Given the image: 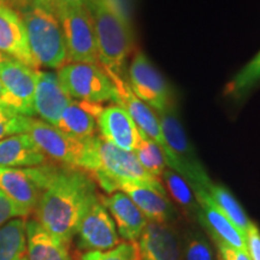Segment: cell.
Returning a JSON list of instances; mask_svg holds the SVG:
<instances>
[{
	"label": "cell",
	"mask_w": 260,
	"mask_h": 260,
	"mask_svg": "<svg viewBox=\"0 0 260 260\" xmlns=\"http://www.w3.org/2000/svg\"><path fill=\"white\" fill-rule=\"evenodd\" d=\"M31 169L41 188L35 220L69 247L84 212L99 197L95 183L77 168L44 164Z\"/></svg>",
	"instance_id": "obj_1"
},
{
	"label": "cell",
	"mask_w": 260,
	"mask_h": 260,
	"mask_svg": "<svg viewBox=\"0 0 260 260\" xmlns=\"http://www.w3.org/2000/svg\"><path fill=\"white\" fill-rule=\"evenodd\" d=\"M99 64L110 77L122 76L134 50V31L125 0H89Z\"/></svg>",
	"instance_id": "obj_2"
},
{
	"label": "cell",
	"mask_w": 260,
	"mask_h": 260,
	"mask_svg": "<svg viewBox=\"0 0 260 260\" xmlns=\"http://www.w3.org/2000/svg\"><path fill=\"white\" fill-rule=\"evenodd\" d=\"M22 5L21 17L32 58L39 67L59 70L68 64V53L57 15L39 0H27Z\"/></svg>",
	"instance_id": "obj_3"
},
{
	"label": "cell",
	"mask_w": 260,
	"mask_h": 260,
	"mask_svg": "<svg viewBox=\"0 0 260 260\" xmlns=\"http://www.w3.org/2000/svg\"><path fill=\"white\" fill-rule=\"evenodd\" d=\"M93 149L94 167L90 174L109 194L118 191L124 183L144 184L167 193L161 181L145 170L134 152L116 147L102 136L93 138Z\"/></svg>",
	"instance_id": "obj_4"
},
{
	"label": "cell",
	"mask_w": 260,
	"mask_h": 260,
	"mask_svg": "<svg viewBox=\"0 0 260 260\" xmlns=\"http://www.w3.org/2000/svg\"><path fill=\"white\" fill-rule=\"evenodd\" d=\"M157 115L169 148L168 168L178 172L190 184L194 191H209L213 182L195 153L193 145L178 118L176 107Z\"/></svg>",
	"instance_id": "obj_5"
},
{
	"label": "cell",
	"mask_w": 260,
	"mask_h": 260,
	"mask_svg": "<svg viewBox=\"0 0 260 260\" xmlns=\"http://www.w3.org/2000/svg\"><path fill=\"white\" fill-rule=\"evenodd\" d=\"M46 157L65 167L90 172L94 167L93 138L80 140L60 132L56 126L40 119H29L27 133Z\"/></svg>",
	"instance_id": "obj_6"
},
{
	"label": "cell",
	"mask_w": 260,
	"mask_h": 260,
	"mask_svg": "<svg viewBox=\"0 0 260 260\" xmlns=\"http://www.w3.org/2000/svg\"><path fill=\"white\" fill-rule=\"evenodd\" d=\"M59 19L69 63H99L95 31L88 5L53 6Z\"/></svg>",
	"instance_id": "obj_7"
},
{
	"label": "cell",
	"mask_w": 260,
	"mask_h": 260,
	"mask_svg": "<svg viewBox=\"0 0 260 260\" xmlns=\"http://www.w3.org/2000/svg\"><path fill=\"white\" fill-rule=\"evenodd\" d=\"M57 75L73 99L96 104L111 102L117 105L115 84L100 64L68 63Z\"/></svg>",
	"instance_id": "obj_8"
},
{
	"label": "cell",
	"mask_w": 260,
	"mask_h": 260,
	"mask_svg": "<svg viewBox=\"0 0 260 260\" xmlns=\"http://www.w3.org/2000/svg\"><path fill=\"white\" fill-rule=\"evenodd\" d=\"M128 84L135 96L155 113L176 107L168 82L142 52H138L130 63Z\"/></svg>",
	"instance_id": "obj_9"
},
{
	"label": "cell",
	"mask_w": 260,
	"mask_h": 260,
	"mask_svg": "<svg viewBox=\"0 0 260 260\" xmlns=\"http://www.w3.org/2000/svg\"><path fill=\"white\" fill-rule=\"evenodd\" d=\"M76 235L80 248L88 252L110 251L121 243L116 224L99 197L84 212Z\"/></svg>",
	"instance_id": "obj_10"
},
{
	"label": "cell",
	"mask_w": 260,
	"mask_h": 260,
	"mask_svg": "<svg viewBox=\"0 0 260 260\" xmlns=\"http://www.w3.org/2000/svg\"><path fill=\"white\" fill-rule=\"evenodd\" d=\"M136 243L140 260H183L182 236L170 223L147 222Z\"/></svg>",
	"instance_id": "obj_11"
},
{
	"label": "cell",
	"mask_w": 260,
	"mask_h": 260,
	"mask_svg": "<svg viewBox=\"0 0 260 260\" xmlns=\"http://www.w3.org/2000/svg\"><path fill=\"white\" fill-rule=\"evenodd\" d=\"M200 205L198 223L206 230L216 245H225L241 252H247L246 237L222 213L206 190L194 191Z\"/></svg>",
	"instance_id": "obj_12"
},
{
	"label": "cell",
	"mask_w": 260,
	"mask_h": 260,
	"mask_svg": "<svg viewBox=\"0 0 260 260\" xmlns=\"http://www.w3.org/2000/svg\"><path fill=\"white\" fill-rule=\"evenodd\" d=\"M111 80L117 89V94H118L117 105L122 106L129 113V116L132 117L140 132L144 133L146 136H148L149 139H152L160 146L165 154V160H167L169 148L167 140L162 134L161 124L157 113L147 104L141 102L139 98L135 96V94L130 89L128 82L123 79V76L111 77Z\"/></svg>",
	"instance_id": "obj_13"
},
{
	"label": "cell",
	"mask_w": 260,
	"mask_h": 260,
	"mask_svg": "<svg viewBox=\"0 0 260 260\" xmlns=\"http://www.w3.org/2000/svg\"><path fill=\"white\" fill-rule=\"evenodd\" d=\"M0 52L31 69L39 68L29 48L23 19L6 4H0Z\"/></svg>",
	"instance_id": "obj_14"
},
{
	"label": "cell",
	"mask_w": 260,
	"mask_h": 260,
	"mask_svg": "<svg viewBox=\"0 0 260 260\" xmlns=\"http://www.w3.org/2000/svg\"><path fill=\"white\" fill-rule=\"evenodd\" d=\"M38 74V69H31L12 58H9L0 68V81L18 104L19 113L23 116L35 115L34 96Z\"/></svg>",
	"instance_id": "obj_15"
},
{
	"label": "cell",
	"mask_w": 260,
	"mask_h": 260,
	"mask_svg": "<svg viewBox=\"0 0 260 260\" xmlns=\"http://www.w3.org/2000/svg\"><path fill=\"white\" fill-rule=\"evenodd\" d=\"M73 100L56 73L39 70L34 96L35 115H39L42 121L54 126Z\"/></svg>",
	"instance_id": "obj_16"
},
{
	"label": "cell",
	"mask_w": 260,
	"mask_h": 260,
	"mask_svg": "<svg viewBox=\"0 0 260 260\" xmlns=\"http://www.w3.org/2000/svg\"><path fill=\"white\" fill-rule=\"evenodd\" d=\"M98 129L105 141L128 152L135 151L141 138L132 117L119 105L104 107L98 119Z\"/></svg>",
	"instance_id": "obj_17"
},
{
	"label": "cell",
	"mask_w": 260,
	"mask_h": 260,
	"mask_svg": "<svg viewBox=\"0 0 260 260\" xmlns=\"http://www.w3.org/2000/svg\"><path fill=\"white\" fill-rule=\"evenodd\" d=\"M0 190L27 214L35 210L41 194L31 168L0 167Z\"/></svg>",
	"instance_id": "obj_18"
},
{
	"label": "cell",
	"mask_w": 260,
	"mask_h": 260,
	"mask_svg": "<svg viewBox=\"0 0 260 260\" xmlns=\"http://www.w3.org/2000/svg\"><path fill=\"white\" fill-rule=\"evenodd\" d=\"M119 190L134 201L148 222L172 224L177 219V209L164 191L138 183H124Z\"/></svg>",
	"instance_id": "obj_19"
},
{
	"label": "cell",
	"mask_w": 260,
	"mask_h": 260,
	"mask_svg": "<svg viewBox=\"0 0 260 260\" xmlns=\"http://www.w3.org/2000/svg\"><path fill=\"white\" fill-rule=\"evenodd\" d=\"M99 198L106 210L111 213L119 235L129 242L138 241L148 220L134 201L121 190Z\"/></svg>",
	"instance_id": "obj_20"
},
{
	"label": "cell",
	"mask_w": 260,
	"mask_h": 260,
	"mask_svg": "<svg viewBox=\"0 0 260 260\" xmlns=\"http://www.w3.org/2000/svg\"><path fill=\"white\" fill-rule=\"evenodd\" d=\"M103 109L102 104L73 100L61 113L59 121L54 126L76 139L93 138L95 136L98 119Z\"/></svg>",
	"instance_id": "obj_21"
},
{
	"label": "cell",
	"mask_w": 260,
	"mask_h": 260,
	"mask_svg": "<svg viewBox=\"0 0 260 260\" xmlns=\"http://www.w3.org/2000/svg\"><path fill=\"white\" fill-rule=\"evenodd\" d=\"M47 157L28 134L12 135L0 141V167L34 168L46 164Z\"/></svg>",
	"instance_id": "obj_22"
},
{
	"label": "cell",
	"mask_w": 260,
	"mask_h": 260,
	"mask_svg": "<svg viewBox=\"0 0 260 260\" xmlns=\"http://www.w3.org/2000/svg\"><path fill=\"white\" fill-rule=\"evenodd\" d=\"M28 260H73L68 246L44 229L39 222L30 219L25 223Z\"/></svg>",
	"instance_id": "obj_23"
},
{
	"label": "cell",
	"mask_w": 260,
	"mask_h": 260,
	"mask_svg": "<svg viewBox=\"0 0 260 260\" xmlns=\"http://www.w3.org/2000/svg\"><path fill=\"white\" fill-rule=\"evenodd\" d=\"M160 181L165 188L168 198L189 218L199 219L200 205L190 184L176 171L167 168L162 171Z\"/></svg>",
	"instance_id": "obj_24"
},
{
	"label": "cell",
	"mask_w": 260,
	"mask_h": 260,
	"mask_svg": "<svg viewBox=\"0 0 260 260\" xmlns=\"http://www.w3.org/2000/svg\"><path fill=\"white\" fill-rule=\"evenodd\" d=\"M25 223L15 218L0 228V260H21L27 255Z\"/></svg>",
	"instance_id": "obj_25"
},
{
	"label": "cell",
	"mask_w": 260,
	"mask_h": 260,
	"mask_svg": "<svg viewBox=\"0 0 260 260\" xmlns=\"http://www.w3.org/2000/svg\"><path fill=\"white\" fill-rule=\"evenodd\" d=\"M207 193H209L213 203L216 204V206L222 211L224 216L246 237L253 222H251V219L248 218L245 210L242 209L239 201L235 199V197L225 187L216 183L211 186Z\"/></svg>",
	"instance_id": "obj_26"
},
{
	"label": "cell",
	"mask_w": 260,
	"mask_h": 260,
	"mask_svg": "<svg viewBox=\"0 0 260 260\" xmlns=\"http://www.w3.org/2000/svg\"><path fill=\"white\" fill-rule=\"evenodd\" d=\"M140 133H141V138L134 153L145 170L160 180L162 171L168 167L164 152L157 142L146 136L142 132Z\"/></svg>",
	"instance_id": "obj_27"
},
{
	"label": "cell",
	"mask_w": 260,
	"mask_h": 260,
	"mask_svg": "<svg viewBox=\"0 0 260 260\" xmlns=\"http://www.w3.org/2000/svg\"><path fill=\"white\" fill-rule=\"evenodd\" d=\"M183 260H214L209 237L198 229H189L182 237Z\"/></svg>",
	"instance_id": "obj_28"
},
{
	"label": "cell",
	"mask_w": 260,
	"mask_h": 260,
	"mask_svg": "<svg viewBox=\"0 0 260 260\" xmlns=\"http://www.w3.org/2000/svg\"><path fill=\"white\" fill-rule=\"evenodd\" d=\"M260 81V51L246 67L237 73L229 84V93L243 95Z\"/></svg>",
	"instance_id": "obj_29"
},
{
	"label": "cell",
	"mask_w": 260,
	"mask_h": 260,
	"mask_svg": "<svg viewBox=\"0 0 260 260\" xmlns=\"http://www.w3.org/2000/svg\"><path fill=\"white\" fill-rule=\"evenodd\" d=\"M30 117L0 106V141L12 135L25 134Z\"/></svg>",
	"instance_id": "obj_30"
},
{
	"label": "cell",
	"mask_w": 260,
	"mask_h": 260,
	"mask_svg": "<svg viewBox=\"0 0 260 260\" xmlns=\"http://www.w3.org/2000/svg\"><path fill=\"white\" fill-rule=\"evenodd\" d=\"M81 260H140L138 243L125 241L110 251L86 252Z\"/></svg>",
	"instance_id": "obj_31"
},
{
	"label": "cell",
	"mask_w": 260,
	"mask_h": 260,
	"mask_svg": "<svg viewBox=\"0 0 260 260\" xmlns=\"http://www.w3.org/2000/svg\"><path fill=\"white\" fill-rule=\"evenodd\" d=\"M28 214L0 190V228L12 218H22Z\"/></svg>",
	"instance_id": "obj_32"
},
{
	"label": "cell",
	"mask_w": 260,
	"mask_h": 260,
	"mask_svg": "<svg viewBox=\"0 0 260 260\" xmlns=\"http://www.w3.org/2000/svg\"><path fill=\"white\" fill-rule=\"evenodd\" d=\"M247 249L251 260H260V230L256 224L253 223L246 236Z\"/></svg>",
	"instance_id": "obj_33"
},
{
	"label": "cell",
	"mask_w": 260,
	"mask_h": 260,
	"mask_svg": "<svg viewBox=\"0 0 260 260\" xmlns=\"http://www.w3.org/2000/svg\"><path fill=\"white\" fill-rule=\"evenodd\" d=\"M217 248L222 260H251L247 252L237 251L225 245H217Z\"/></svg>",
	"instance_id": "obj_34"
},
{
	"label": "cell",
	"mask_w": 260,
	"mask_h": 260,
	"mask_svg": "<svg viewBox=\"0 0 260 260\" xmlns=\"http://www.w3.org/2000/svg\"><path fill=\"white\" fill-rule=\"evenodd\" d=\"M0 106L8 107V109H11L14 110V111L19 113L18 104L16 103L14 98L10 95V93L6 90L2 81H0Z\"/></svg>",
	"instance_id": "obj_35"
},
{
	"label": "cell",
	"mask_w": 260,
	"mask_h": 260,
	"mask_svg": "<svg viewBox=\"0 0 260 260\" xmlns=\"http://www.w3.org/2000/svg\"><path fill=\"white\" fill-rule=\"evenodd\" d=\"M89 0H47L45 4H47L50 8L53 6H81L88 5Z\"/></svg>",
	"instance_id": "obj_36"
},
{
	"label": "cell",
	"mask_w": 260,
	"mask_h": 260,
	"mask_svg": "<svg viewBox=\"0 0 260 260\" xmlns=\"http://www.w3.org/2000/svg\"><path fill=\"white\" fill-rule=\"evenodd\" d=\"M9 58H10V57L6 56V54L3 53V52H0V68L3 67V64H4L5 61L9 59Z\"/></svg>",
	"instance_id": "obj_37"
},
{
	"label": "cell",
	"mask_w": 260,
	"mask_h": 260,
	"mask_svg": "<svg viewBox=\"0 0 260 260\" xmlns=\"http://www.w3.org/2000/svg\"><path fill=\"white\" fill-rule=\"evenodd\" d=\"M11 3H12V0H0V4H6V5L11 6Z\"/></svg>",
	"instance_id": "obj_38"
},
{
	"label": "cell",
	"mask_w": 260,
	"mask_h": 260,
	"mask_svg": "<svg viewBox=\"0 0 260 260\" xmlns=\"http://www.w3.org/2000/svg\"><path fill=\"white\" fill-rule=\"evenodd\" d=\"M21 260H28V256H27V255H25V256H23V258H22Z\"/></svg>",
	"instance_id": "obj_39"
},
{
	"label": "cell",
	"mask_w": 260,
	"mask_h": 260,
	"mask_svg": "<svg viewBox=\"0 0 260 260\" xmlns=\"http://www.w3.org/2000/svg\"><path fill=\"white\" fill-rule=\"evenodd\" d=\"M39 2H42V3H46L47 0H39Z\"/></svg>",
	"instance_id": "obj_40"
},
{
	"label": "cell",
	"mask_w": 260,
	"mask_h": 260,
	"mask_svg": "<svg viewBox=\"0 0 260 260\" xmlns=\"http://www.w3.org/2000/svg\"><path fill=\"white\" fill-rule=\"evenodd\" d=\"M218 260H222V258H220V256L218 255Z\"/></svg>",
	"instance_id": "obj_41"
}]
</instances>
